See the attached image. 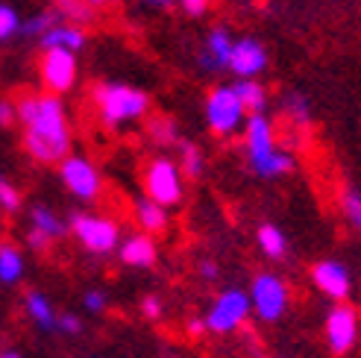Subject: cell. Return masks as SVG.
I'll return each mask as SVG.
<instances>
[{"mask_svg":"<svg viewBox=\"0 0 361 358\" xmlns=\"http://www.w3.org/2000/svg\"><path fill=\"white\" fill-rule=\"evenodd\" d=\"M85 4H88V6H92V9H94V6H109V4H112V0H85Z\"/></svg>","mask_w":361,"mask_h":358,"instance_id":"obj_39","label":"cell"},{"mask_svg":"<svg viewBox=\"0 0 361 358\" xmlns=\"http://www.w3.org/2000/svg\"><path fill=\"white\" fill-rule=\"evenodd\" d=\"M0 209L4 211H18L21 209V191H18L4 176H0Z\"/></svg>","mask_w":361,"mask_h":358,"instance_id":"obj_30","label":"cell"},{"mask_svg":"<svg viewBox=\"0 0 361 358\" xmlns=\"http://www.w3.org/2000/svg\"><path fill=\"white\" fill-rule=\"evenodd\" d=\"M200 276L206 279V282H212V279H218V264H214V261H200Z\"/></svg>","mask_w":361,"mask_h":358,"instance_id":"obj_36","label":"cell"},{"mask_svg":"<svg viewBox=\"0 0 361 358\" xmlns=\"http://www.w3.org/2000/svg\"><path fill=\"white\" fill-rule=\"evenodd\" d=\"M206 123L218 138L235 135L247 123V112H244V106H241V100H238L232 85H214L209 92V97H206Z\"/></svg>","mask_w":361,"mask_h":358,"instance_id":"obj_6","label":"cell"},{"mask_svg":"<svg viewBox=\"0 0 361 358\" xmlns=\"http://www.w3.org/2000/svg\"><path fill=\"white\" fill-rule=\"evenodd\" d=\"M0 358H24V355L15 352V350H4V352H0Z\"/></svg>","mask_w":361,"mask_h":358,"instance_id":"obj_40","label":"cell"},{"mask_svg":"<svg viewBox=\"0 0 361 358\" xmlns=\"http://www.w3.org/2000/svg\"><path fill=\"white\" fill-rule=\"evenodd\" d=\"M183 194H185V176L173 159L159 156L144 168V197L147 200L171 209L183 200Z\"/></svg>","mask_w":361,"mask_h":358,"instance_id":"obj_5","label":"cell"},{"mask_svg":"<svg viewBox=\"0 0 361 358\" xmlns=\"http://www.w3.org/2000/svg\"><path fill=\"white\" fill-rule=\"evenodd\" d=\"M77 53L71 50H44L39 59V74L42 82L47 88V94L59 97L65 92H71L77 82Z\"/></svg>","mask_w":361,"mask_h":358,"instance_id":"obj_10","label":"cell"},{"mask_svg":"<svg viewBox=\"0 0 361 358\" xmlns=\"http://www.w3.org/2000/svg\"><path fill=\"white\" fill-rule=\"evenodd\" d=\"M147 132H150V138L156 141V144H176V141H179L176 123L171 118H150Z\"/></svg>","mask_w":361,"mask_h":358,"instance_id":"obj_26","label":"cell"},{"mask_svg":"<svg viewBox=\"0 0 361 358\" xmlns=\"http://www.w3.org/2000/svg\"><path fill=\"white\" fill-rule=\"evenodd\" d=\"M250 314L252 311H250L247 291L226 288V291H221L218 297L212 300L209 311L203 314V323H206V332H212V335H232V332H238L247 323Z\"/></svg>","mask_w":361,"mask_h":358,"instance_id":"obj_7","label":"cell"},{"mask_svg":"<svg viewBox=\"0 0 361 358\" xmlns=\"http://www.w3.org/2000/svg\"><path fill=\"white\" fill-rule=\"evenodd\" d=\"M285 115L291 118L294 123H300V127H305V123L312 121V106H309V100H305L302 94H288V100H285Z\"/></svg>","mask_w":361,"mask_h":358,"instance_id":"obj_28","label":"cell"},{"mask_svg":"<svg viewBox=\"0 0 361 358\" xmlns=\"http://www.w3.org/2000/svg\"><path fill=\"white\" fill-rule=\"evenodd\" d=\"M21 32V18L6 4H0V42H9L12 35Z\"/></svg>","mask_w":361,"mask_h":358,"instance_id":"obj_29","label":"cell"},{"mask_svg":"<svg viewBox=\"0 0 361 358\" xmlns=\"http://www.w3.org/2000/svg\"><path fill=\"white\" fill-rule=\"evenodd\" d=\"M179 6H183V12L185 15H191V18H200L209 6H212V0H176Z\"/></svg>","mask_w":361,"mask_h":358,"instance_id":"obj_34","label":"cell"},{"mask_svg":"<svg viewBox=\"0 0 361 358\" xmlns=\"http://www.w3.org/2000/svg\"><path fill=\"white\" fill-rule=\"evenodd\" d=\"M39 44L44 47V50H71V53H77L82 44H85V32L77 27V24H56V27H50L42 39H39Z\"/></svg>","mask_w":361,"mask_h":358,"instance_id":"obj_18","label":"cell"},{"mask_svg":"<svg viewBox=\"0 0 361 358\" xmlns=\"http://www.w3.org/2000/svg\"><path fill=\"white\" fill-rule=\"evenodd\" d=\"M65 235V223L56 218V211H50L47 206H32L30 209V229H27V244L35 253L44 249Z\"/></svg>","mask_w":361,"mask_h":358,"instance_id":"obj_14","label":"cell"},{"mask_svg":"<svg viewBox=\"0 0 361 358\" xmlns=\"http://www.w3.org/2000/svg\"><path fill=\"white\" fill-rule=\"evenodd\" d=\"M312 282H314V288L323 297H329L332 302H344L350 297V288H353V279H350L347 264H341L335 259L317 261L312 267Z\"/></svg>","mask_w":361,"mask_h":358,"instance_id":"obj_13","label":"cell"},{"mask_svg":"<svg viewBox=\"0 0 361 358\" xmlns=\"http://www.w3.org/2000/svg\"><path fill=\"white\" fill-rule=\"evenodd\" d=\"M59 176L65 188L77 197V200H97L103 191V176L97 171V165L85 156H65L59 162Z\"/></svg>","mask_w":361,"mask_h":358,"instance_id":"obj_9","label":"cell"},{"mask_svg":"<svg viewBox=\"0 0 361 358\" xmlns=\"http://www.w3.org/2000/svg\"><path fill=\"white\" fill-rule=\"evenodd\" d=\"M358 311L347 302H335L326 314V344L332 355H347L358 344Z\"/></svg>","mask_w":361,"mask_h":358,"instance_id":"obj_11","label":"cell"},{"mask_svg":"<svg viewBox=\"0 0 361 358\" xmlns=\"http://www.w3.org/2000/svg\"><path fill=\"white\" fill-rule=\"evenodd\" d=\"M92 358H97V355H92Z\"/></svg>","mask_w":361,"mask_h":358,"instance_id":"obj_41","label":"cell"},{"mask_svg":"<svg viewBox=\"0 0 361 358\" xmlns=\"http://www.w3.org/2000/svg\"><path fill=\"white\" fill-rule=\"evenodd\" d=\"M244 150L247 162L264 179H276L294 171V156L276 147L274 127L264 115H250L244 123Z\"/></svg>","mask_w":361,"mask_h":358,"instance_id":"obj_2","label":"cell"},{"mask_svg":"<svg viewBox=\"0 0 361 358\" xmlns=\"http://www.w3.org/2000/svg\"><path fill=\"white\" fill-rule=\"evenodd\" d=\"M56 24H62V18L53 12V9H44V12H39V15H32L30 21H21V32L24 35H42L50 30V27H56Z\"/></svg>","mask_w":361,"mask_h":358,"instance_id":"obj_25","label":"cell"},{"mask_svg":"<svg viewBox=\"0 0 361 358\" xmlns=\"http://www.w3.org/2000/svg\"><path fill=\"white\" fill-rule=\"evenodd\" d=\"M341 211H344L350 226L361 232V191H355V188L341 191Z\"/></svg>","mask_w":361,"mask_h":358,"instance_id":"obj_27","label":"cell"},{"mask_svg":"<svg viewBox=\"0 0 361 358\" xmlns=\"http://www.w3.org/2000/svg\"><path fill=\"white\" fill-rule=\"evenodd\" d=\"M82 309L92 311V314H100L106 309V294L103 291H85L82 294Z\"/></svg>","mask_w":361,"mask_h":358,"instance_id":"obj_33","label":"cell"},{"mask_svg":"<svg viewBox=\"0 0 361 358\" xmlns=\"http://www.w3.org/2000/svg\"><path fill=\"white\" fill-rule=\"evenodd\" d=\"M94 103H97L100 121L115 130V127H123V123H133L147 115L150 94L141 92V88L123 85V82H103L94 88Z\"/></svg>","mask_w":361,"mask_h":358,"instance_id":"obj_3","label":"cell"},{"mask_svg":"<svg viewBox=\"0 0 361 358\" xmlns=\"http://www.w3.org/2000/svg\"><path fill=\"white\" fill-rule=\"evenodd\" d=\"M232 88H235V94H238V100L244 106L247 118L250 115H264V109H267V92H264V85L259 80H238Z\"/></svg>","mask_w":361,"mask_h":358,"instance_id":"obj_20","label":"cell"},{"mask_svg":"<svg viewBox=\"0 0 361 358\" xmlns=\"http://www.w3.org/2000/svg\"><path fill=\"white\" fill-rule=\"evenodd\" d=\"M188 332L194 335V338H200V335H206V323H203V317H194L191 323H188Z\"/></svg>","mask_w":361,"mask_h":358,"instance_id":"obj_37","label":"cell"},{"mask_svg":"<svg viewBox=\"0 0 361 358\" xmlns=\"http://www.w3.org/2000/svg\"><path fill=\"white\" fill-rule=\"evenodd\" d=\"M247 297H250V311L256 314L262 323H276V320H282L285 311L291 309V291H288L285 279L270 271L252 276Z\"/></svg>","mask_w":361,"mask_h":358,"instance_id":"obj_4","label":"cell"},{"mask_svg":"<svg viewBox=\"0 0 361 358\" xmlns=\"http://www.w3.org/2000/svg\"><path fill=\"white\" fill-rule=\"evenodd\" d=\"M24 271H27V261H24V253L18 249L15 244H0V282L4 285H15L24 279Z\"/></svg>","mask_w":361,"mask_h":358,"instance_id":"obj_21","label":"cell"},{"mask_svg":"<svg viewBox=\"0 0 361 358\" xmlns=\"http://www.w3.org/2000/svg\"><path fill=\"white\" fill-rule=\"evenodd\" d=\"M256 241H259V249L267 256V259H274L279 261L285 253H288V238H285V232L274 223H262L259 232H256Z\"/></svg>","mask_w":361,"mask_h":358,"instance_id":"obj_22","label":"cell"},{"mask_svg":"<svg viewBox=\"0 0 361 358\" xmlns=\"http://www.w3.org/2000/svg\"><path fill=\"white\" fill-rule=\"evenodd\" d=\"M56 332H62V335H80L82 332V320L77 314L65 311V314L56 317Z\"/></svg>","mask_w":361,"mask_h":358,"instance_id":"obj_32","label":"cell"},{"mask_svg":"<svg viewBox=\"0 0 361 358\" xmlns=\"http://www.w3.org/2000/svg\"><path fill=\"white\" fill-rule=\"evenodd\" d=\"M232 32L226 27H214L209 35H206V44H203V53H200V65L206 70H218V68H226L229 62V53H232Z\"/></svg>","mask_w":361,"mask_h":358,"instance_id":"obj_16","label":"cell"},{"mask_svg":"<svg viewBox=\"0 0 361 358\" xmlns=\"http://www.w3.org/2000/svg\"><path fill=\"white\" fill-rule=\"evenodd\" d=\"M24 309H27V317H30L39 329H44V332L56 329V317H59V314H56L53 302H50L42 291H30L27 300H24Z\"/></svg>","mask_w":361,"mask_h":358,"instance_id":"obj_19","label":"cell"},{"mask_svg":"<svg viewBox=\"0 0 361 358\" xmlns=\"http://www.w3.org/2000/svg\"><path fill=\"white\" fill-rule=\"evenodd\" d=\"M144 6H150V9H168L171 4H176V0H141Z\"/></svg>","mask_w":361,"mask_h":358,"instance_id":"obj_38","label":"cell"},{"mask_svg":"<svg viewBox=\"0 0 361 358\" xmlns=\"http://www.w3.org/2000/svg\"><path fill=\"white\" fill-rule=\"evenodd\" d=\"M118 256L126 267H153L159 259V247L150 235L138 232V235L123 238V244L118 247Z\"/></svg>","mask_w":361,"mask_h":358,"instance_id":"obj_15","label":"cell"},{"mask_svg":"<svg viewBox=\"0 0 361 358\" xmlns=\"http://www.w3.org/2000/svg\"><path fill=\"white\" fill-rule=\"evenodd\" d=\"M53 12H56L65 24H88L94 18L92 6L85 0H53Z\"/></svg>","mask_w":361,"mask_h":358,"instance_id":"obj_23","label":"cell"},{"mask_svg":"<svg viewBox=\"0 0 361 358\" xmlns=\"http://www.w3.org/2000/svg\"><path fill=\"white\" fill-rule=\"evenodd\" d=\"M267 68V50L259 39H235L232 44V53H229V62H226V70H232L238 80H256V74Z\"/></svg>","mask_w":361,"mask_h":358,"instance_id":"obj_12","label":"cell"},{"mask_svg":"<svg viewBox=\"0 0 361 358\" xmlns=\"http://www.w3.org/2000/svg\"><path fill=\"white\" fill-rule=\"evenodd\" d=\"M18 121V109L12 100H0V130L4 127H12V123Z\"/></svg>","mask_w":361,"mask_h":358,"instance_id":"obj_35","label":"cell"},{"mask_svg":"<svg viewBox=\"0 0 361 358\" xmlns=\"http://www.w3.org/2000/svg\"><path fill=\"white\" fill-rule=\"evenodd\" d=\"M24 130V150L42 165H59L71 156V121L65 103L53 94H24L15 103Z\"/></svg>","mask_w":361,"mask_h":358,"instance_id":"obj_1","label":"cell"},{"mask_svg":"<svg viewBox=\"0 0 361 358\" xmlns=\"http://www.w3.org/2000/svg\"><path fill=\"white\" fill-rule=\"evenodd\" d=\"M141 314L147 320H161V317H165V302H161V297H156V294L144 297L141 300Z\"/></svg>","mask_w":361,"mask_h":358,"instance_id":"obj_31","label":"cell"},{"mask_svg":"<svg viewBox=\"0 0 361 358\" xmlns=\"http://www.w3.org/2000/svg\"><path fill=\"white\" fill-rule=\"evenodd\" d=\"M71 232L94 256H109L121 247V226L112 218H103V214H74Z\"/></svg>","mask_w":361,"mask_h":358,"instance_id":"obj_8","label":"cell"},{"mask_svg":"<svg viewBox=\"0 0 361 358\" xmlns=\"http://www.w3.org/2000/svg\"><path fill=\"white\" fill-rule=\"evenodd\" d=\"M135 221L141 226L144 235H161V232H168V209L165 206H159L153 200H147V197H141V200H135Z\"/></svg>","mask_w":361,"mask_h":358,"instance_id":"obj_17","label":"cell"},{"mask_svg":"<svg viewBox=\"0 0 361 358\" xmlns=\"http://www.w3.org/2000/svg\"><path fill=\"white\" fill-rule=\"evenodd\" d=\"M179 171H183V176L188 179H197L203 176V168H206V156L203 150L197 144H188V141H179Z\"/></svg>","mask_w":361,"mask_h":358,"instance_id":"obj_24","label":"cell"}]
</instances>
